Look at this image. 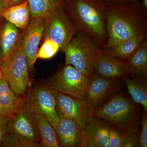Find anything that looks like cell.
<instances>
[{
    "label": "cell",
    "instance_id": "6da1fadb",
    "mask_svg": "<svg viewBox=\"0 0 147 147\" xmlns=\"http://www.w3.org/2000/svg\"><path fill=\"white\" fill-rule=\"evenodd\" d=\"M106 2L108 41L104 50L147 34V11L142 4L125 1Z\"/></svg>",
    "mask_w": 147,
    "mask_h": 147
},
{
    "label": "cell",
    "instance_id": "7a4b0ae2",
    "mask_svg": "<svg viewBox=\"0 0 147 147\" xmlns=\"http://www.w3.org/2000/svg\"><path fill=\"white\" fill-rule=\"evenodd\" d=\"M63 7L77 33L90 38L104 50L108 41L107 2L105 0H67Z\"/></svg>",
    "mask_w": 147,
    "mask_h": 147
},
{
    "label": "cell",
    "instance_id": "3957f363",
    "mask_svg": "<svg viewBox=\"0 0 147 147\" xmlns=\"http://www.w3.org/2000/svg\"><path fill=\"white\" fill-rule=\"evenodd\" d=\"M65 65H70L90 77L94 73L96 64L103 55V50L90 38L77 33L63 50Z\"/></svg>",
    "mask_w": 147,
    "mask_h": 147
},
{
    "label": "cell",
    "instance_id": "277c9868",
    "mask_svg": "<svg viewBox=\"0 0 147 147\" xmlns=\"http://www.w3.org/2000/svg\"><path fill=\"white\" fill-rule=\"evenodd\" d=\"M3 78L16 94L24 95L30 86L28 66L23 47L22 34L13 53L1 66Z\"/></svg>",
    "mask_w": 147,
    "mask_h": 147
},
{
    "label": "cell",
    "instance_id": "5b68a950",
    "mask_svg": "<svg viewBox=\"0 0 147 147\" xmlns=\"http://www.w3.org/2000/svg\"><path fill=\"white\" fill-rule=\"evenodd\" d=\"M138 110L128 98L117 95L94 111L92 115L102 119L124 131L137 121Z\"/></svg>",
    "mask_w": 147,
    "mask_h": 147
},
{
    "label": "cell",
    "instance_id": "8992f818",
    "mask_svg": "<svg viewBox=\"0 0 147 147\" xmlns=\"http://www.w3.org/2000/svg\"><path fill=\"white\" fill-rule=\"evenodd\" d=\"M89 82V76L67 65L59 69L47 86L51 89L84 100Z\"/></svg>",
    "mask_w": 147,
    "mask_h": 147
},
{
    "label": "cell",
    "instance_id": "52a82bcc",
    "mask_svg": "<svg viewBox=\"0 0 147 147\" xmlns=\"http://www.w3.org/2000/svg\"><path fill=\"white\" fill-rule=\"evenodd\" d=\"M44 38L58 44L63 50L77 34L76 28L64 7H61L45 18Z\"/></svg>",
    "mask_w": 147,
    "mask_h": 147
},
{
    "label": "cell",
    "instance_id": "ba28073f",
    "mask_svg": "<svg viewBox=\"0 0 147 147\" xmlns=\"http://www.w3.org/2000/svg\"><path fill=\"white\" fill-rule=\"evenodd\" d=\"M52 92L55 98L56 111L60 118L71 119L85 128L94 116L85 100L54 90H52Z\"/></svg>",
    "mask_w": 147,
    "mask_h": 147
},
{
    "label": "cell",
    "instance_id": "9c48e42d",
    "mask_svg": "<svg viewBox=\"0 0 147 147\" xmlns=\"http://www.w3.org/2000/svg\"><path fill=\"white\" fill-rule=\"evenodd\" d=\"M26 99L31 113L44 117L53 127L60 119L56 111L52 90L48 86L36 87L30 92Z\"/></svg>",
    "mask_w": 147,
    "mask_h": 147
},
{
    "label": "cell",
    "instance_id": "30bf717a",
    "mask_svg": "<svg viewBox=\"0 0 147 147\" xmlns=\"http://www.w3.org/2000/svg\"><path fill=\"white\" fill-rule=\"evenodd\" d=\"M119 79H107L94 73L89 77V82L85 100L93 113L100 106L118 87Z\"/></svg>",
    "mask_w": 147,
    "mask_h": 147
},
{
    "label": "cell",
    "instance_id": "8fae6325",
    "mask_svg": "<svg viewBox=\"0 0 147 147\" xmlns=\"http://www.w3.org/2000/svg\"><path fill=\"white\" fill-rule=\"evenodd\" d=\"M60 146L87 147V137L85 129L75 121L60 118L54 127Z\"/></svg>",
    "mask_w": 147,
    "mask_h": 147
},
{
    "label": "cell",
    "instance_id": "7c38bea8",
    "mask_svg": "<svg viewBox=\"0 0 147 147\" xmlns=\"http://www.w3.org/2000/svg\"><path fill=\"white\" fill-rule=\"evenodd\" d=\"M45 18L31 19L28 26L22 34L24 51L28 61L29 71L33 68L37 60L38 45L45 26Z\"/></svg>",
    "mask_w": 147,
    "mask_h": 147
},
{
    "label": "cell",
    "instance_id": "4fadbf2b",
    "mask_svg": "<svg viewBox=\"0 0 147 147\" xmlns=\"http://www.w3.org/2000/svg\"><path fill=\"white\" fill-rule=\"evenodd\" d=\"M9 131L20 135L30 142H40V136L34 117L26 102L23 108L10 117Z\"/></svg>",
    "mask_w": 147,
    "mask_h": 147
},
{
    "label": "cell",
    "instance_id": "5bb4252c",
    "mask_svg": "<svg viewBox=\"0 0 147 147\" xmlns=\"http://www.w3.org/2000/svg\"><path fill=\"white\" fill-rule=\"evenodd\" d=\"M94 73L107 79H120L129 75V67L127 61L103 51L102 57L94 66Z\"/></svg>",
    "mask_w": 147,
    "mask_h": 147
},
{
    "label": "cell",
    "instance_id": "9a60e30c",
    "mask_svg": "<svg viewBox=\"0 0 147 147\" xmlns=\"http://www.w3.org/2000/svg\"><path fill=\"white\" fill-rule=\"evenodd\" d=\"M110 126L106 122L93 116L84 128L86 134L87 147H110Z\"/></svg>",
    "mask_w": 147,
    "mask_h": 147
},
{
    "label": "cell",
    "instance_id": "2e32d148",
    "mask_svg": "<svg viewBox=\"0 0 147 147\" xmlns=\"http://www.w3.org/2000/svg\"><path fill=\"white\" fill-rule=\"evenodd\" d=\"M3 21L0 22V66L13 53L21 35L19 28L5 19Z\"/></svg>",
    "mask_w": 147,
    "mask_h": 147
},
{
    "label": "cell",
    "instance_id": "e0dca14e",
    "mask_svg": "<svg viewBox=\"0 0 147 147\" xmlns=\"http://www.w3.org/2000/svg\"><path fill=\"white\" fill-rule=\"evenodd\" d=\"M1 16L18 28L26 29L30 21V11L25 0L18 4L9 7L1 13Z\"/></svg>",
    "mask_w": 147,
    "mask_h": 147
},
{
    "label": "cell",
    "instance_id": "ac0fdd59",
    "mask_svg": "<svg viewBox=\"0 0 147 147\" xmlns=\"http://www.w3.org/2000/svg\"><path fill=\"white\" fill-rule=\"evenodd\" d=\"M147 36V34H143L126 40L103 51L122 60L128 61L146 40Z\"/></svg>",
    "mask_w": 147,
    "mask_h": 147
},
{
    "label": "cell",
    "instance_id": "d6986e66",
    "mask_svg": "<svg viewBox=\"0 0 147 147\" xmlns=\"http://www.w3.org/2000/svg\"><path fill=\"white\" fill-rule=\"evenodd\" d=\"M122 79L126 84L129 94L134 102L141 104L147 112V78L131 75L123 76Z\"/></svg>",
    "mask_w": 147,
    "mask_h": 147
},
{
    "label": "cell",
    "instance_id": "ffe728a7",
    "mask_svg": "<svg viewBox=\"0 0 147 147\" xmlns=\"http://www.w3.org/2000/svg\"><path fill=\"white\" fill-rule=\"evenodd\" d=\"M26 99L14 94L7 82L3 78L0 81V103L8 113L9 117L22 109Z\"/></svg>",
    "mask_w": 147,
    "mask_h": 147
},
{
    "label": "cell",
    "instance_id": "44dd1931",
    "mask_svg": "<svg viewBox=\"0 0 147 147\" xmlns=\"http://www.w3.org/2000/svg\"><path fill=\"white\" fill-rule=\"evenodd\" d=\"M30 11V19L46 18L55 10L63 6L67 0H26Z\"/></svg>",
    "mask_w": 147,
    "mask_h": 147
},
{
    "label": "cell",
    "instance_id": "7402d4cb",
    "mask_svg": "<svg viewBox=\"0 0 147 147\" xmlns=\"http://www.w3.org/2000/svg\"><path fill=\"white\" fill-rule=\"evenodd\" d=\"M127 61L129 67V75L147 78V40Z\"/></svg>",
    "mask_w": 147,
    "mask_h": 147
},
{
    "label": "cell",
    "instance_id": "603a6c76",
    "mask_svg": "<svg viewBox=\"0 0 147 147\" xmlns=\"http://www.w3.org/2000/svg\"><path fill=\"white\" fill-rule=\"evenodd\" d=\"M33 115L40 135L41 147H60L55 129L50 122L42 116L37 115Z\"/></svg>",
    "mask_w": 147,
    "mask_h": 147
},
{
    "label": "cell",
    "instance_id": "cb8c5ba5",
    "mask_svg": "<svg viewBox=\"0 0 147 147\" xmlns=\"http://www.w3.org/2000/svg\"><path fill=\"white\" fill-rule=\"evenodd\" d=\"M4 147H38L40 144L29 141L19 134L9 132L7 134L1 145Z\"/></svg>",
    "mask_w": 147,
    "mask_h": 147
},
{
    "label": "cell",
    "instance_id": "d4e9b609",
    "mask_svg": "<svg viewBox=\"0 0 147 147\" xmlns=\"http://www.w3.org/2000/svg\"><path fill=\"white\" fill-rule=\"evenodd\" d=\"M60 49V47L56 42L49 38H45L37 54V59H51L55 56Z\"/></svg>",
    "mask_w": 147,
    "mask_h": 147
},
{
    "label": "cell",
    "instance_id": "484cf974",
    "mask_svg": "<svg viewBox=\"0 0 147 147\" xmlns=\"http://www.w3.org/2000/svg\"><path fill=\"white\" fill-rule=\"evenodd\" d=\"M140 129L139 124L136 121L123 131L125 139L122 147H139L138 142Z\"/></svg>",
    "mask_w": 147,
    "mask_h": 147
},
{
    "label": "cell",
    "instance_id": "4316f807",
    "mask_svg": "<svg viewBox=\"0 0 147 147\" xmlns=\"http://www.w3.org/2000/svg\"><path fill=\"white\" fill-rule=\"evenodd\" d=\"M109 138L110 147H122L125 135L123 131L111 124L109 128Z\"/></svg>",
    "mask_w": 147,
    "mask_h": 147
},
{
    "label": "cell",
    "instance_id": "83f0119b",
    "mask_svg": "<svg viewBox=\"0 0 147 147\" xmlns=\"http://www.w3.org/2000/svg\"><path fill=\"white\" fill-rule=\"evenodd\" d=\"M147 113L144 112L142 116V128L140 131L139 142V147H147Z\"/></svg>",
    "mask_w": 147,
    "mask_h": 147
},
{
    "label": "cell",
    "instance_id": "f1b7e54d",
    "mask_svg": "<svg viewBox=\"0 0 147 147\" xmlns=\"http://www.w3.org/2000/svg\"><path fill=\"white\" fill-rule=\"evenodd\" d=\"M10 118H0V146L5 137L9 131Z\"/></svg>",
    "mask_w": 147,
    "mask_h": 147
},
{
    "label": "cell",
    "instance_id": "f546056e",
    "mask_svg": "<svg viewBox=\"0 0 147 147\" xmlns=\"http://www.w3.org/2000/svg\"><path fill=\"white\" fill-rule=\"evenodd\" d=\"M9 6H11L7 0H0V19L2 18L1 16V13Z\"/></svg>",
    "mask_w": 147,
    "mask_h": 147
},
{
    "label": "cell",
    "instance_id": "4dcf8cb0",
    "mask_svg": "<svg viewBox=\"0 0 147 147\" xmlns=\"http://www.w3.org/2000/svg\"><path fill=\"white\" fill-rule=\"evenodd\" d=\"M5 117H9V115L0 103V118H4Z\"/></svg>",
    "mask_w": 147,
    "mask_h": 147
},
{
    "label": "cell",
    "instance_id": "1f68e13d",
    "mask_svg": "<svg viewBox=\"0 0 147 147\" xmlns=\"http://www.w3.org/2000/svg\"><path fill=\"white\" fill-rule=\"evenodd\" d=\"M10 6L15 5L23 2L25 0H7Z\"/></svg>",
    "mask_w": 147,
    "mask_h": 147
},
{
    "label": "cell",
    "instance_id": "d6a6232c",
    "mask_svg": "<svg viewBox=\"0 0 147 147\" xmlns=\"http://www.w3.org/2000/svg\"><path fill=\"white\" fill-rule=\"evenodd\" d=\"M105 1L107 2L113 1H125L132 2L142 4L141 0H105Z\"/></svg>",
    "mask_w": 147,
    "mask_h": 147
},
{
    "label": "cell",
    "instance_id": "836d02e7",
    "mask_svg": "<svg viewBox=\"0 0 147 147\" xmlns=\"http://www.w3.org/2000/svg\"><path fill=\"white\" fill-rule=\"evenodd\" d=\"M142 4L145 10L147 11V0H142Z\"/></svg>",
    "mask_w": 147,
    "mask_h": 147
},
{
    "label": "cell",
    "instance_id": "e575fe53",
    "mask_svg": "<svg viewBox=\"0 0 147 147\" xmlns=\"http://www.w3.org/2000/svg\"><path fill=\"white\" fill-rule=\"evenodd\" d=\"M3 78V75L2 71L1 69V67H0V81H1V79H2Z\"/></svg>",
    "mask_w": 147,
    "mask_h": 147
}]
</instances>
